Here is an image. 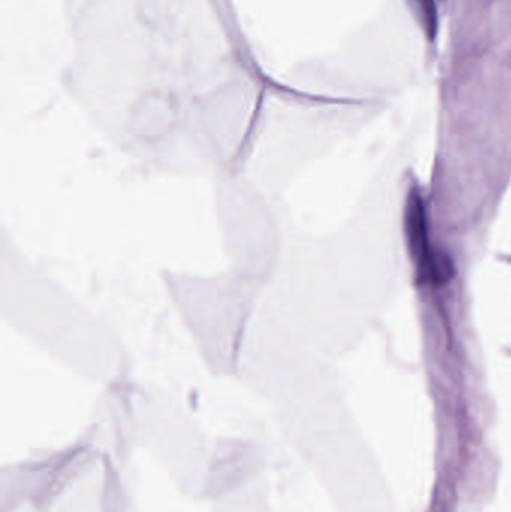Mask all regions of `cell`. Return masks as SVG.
Here are the masks:
<instances>
[{
	"instance_id": "obj_3",
	"label": "cell",
	"mask_w": 511,
	"mask_h": 512,
	"mask_svg": "<svg viewBox=\"0 0 511 512\" xmlns=\"http://www.w3.org/2000/svg\"><path fill=\"white\" fill-rule=\"evenodd\" d=\"M216 228L227 265L269 288L284 255L287 227L278 198L246 171L213 179Z\"/></svg>"
},
{
	"instance_id": "obj_4",
	"label": "cell",
	"mask_w": 511,
	"mask_h": 512,
	"mask_svg": "<svg viewBox=\"0 0 511 512\" xmlns=\"http://www.w3.org/2000/svg\"><path fill=\"white\" fill-rule=\"evenodd\" d=\"M407 230L411 251L419 265V270L434 282L449 279L452 265L446 259L432 254L429 249L425 210H423L422 201L417 194L411 195L410 203H408Z\"/></svg>"
},
{
	"instance_id": "obj_1",
	"label": "cell",
	"mask_w": 511,
	"mask_h": 512,
	"mask_svg": "<svg viewBox=\"0 0 511 512\" xmlns=\"http://www.w3.org/2000/svg\"><path fill=\"white\" fill-rule=\"evenodd\" d=\"M0 313L21 339L75 375L108 388L128 381L131 354L120 334L39 268L6 231L0 242Z\"/></svg>"
},
{
	"instance_id": "obj_5",
	"label": "cell",
	"mask_w": 511,
	"mask_h": 512,
	"mask_svg": "<svg viewBox=\"0 0 511 512\" xmlns=\"http://www.w3.org/2000/svg\"><path fill=\"white\" fill-rule=\"evenodd\" d=\"M414 2L419 9V15L422 18L425 32L428 33V38L434 41L438 32L437 3L435 0H414Z\"/></svg>"
},
{
	"instance_id": "obj_2",
	"label": "cell",
	"mask_w": 511,
	"mask_h": 512,
	"mask_svg": "<svg viewBox=\"0 0 511 512\" xmlns=\"http://www.w3.org/2000/svg\"><path fill=\"white\" fill-rule=\"evenodd\" d=\"M161 280L206 369L216 376L239 378L267 285L230 267L218 271L167 268Z\"/></svg>"
}]
</instances>
